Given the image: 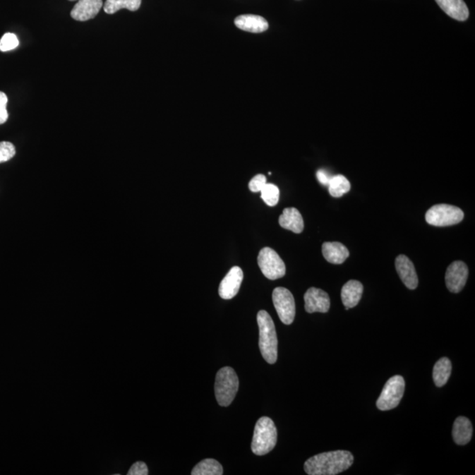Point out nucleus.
Wrapping results in <instances>:
<instances>
[{
  "mask_svg": "<svg viewBox=\"0 0 475 475\" xmlns=\"http://www.w3.org/2000/svg\"><path fill=\"white\" fill-rule=\"evenodd\" d=\"M353 462L352 453L339 450L312 457L306 460L303 469L309 475H335L348 470Z\"/></svg>",
  "mask_w": 475,
  "mask_h": 475,
  "instance_id": "1",
  "label": "nucleus"
},
{
  "mask_svg": "<svg viewBox=\"0 0 475 475\" xmlns=\"http://www.w3.org/2000/svg\"><path fill=\"white\" fill-rule=\"evenodd\" d=\"M260 340V353L270 364H274L277 360V335L272 318L266 311L262 310L257 313Z\"/></svg>",
  "mask_w": 475,
  "mask_h": 475,
  "instance_id": "2",
  "label": "nucleus"
},
{
  "mask_svg": "<svg viewBox=\"0 0 475 475\" xmlns=\"http://www.w3.org/2000/svg\"><path fill=\"white\" fill-rule=\"evenodd\" d=\"M277 442L276 425L270 417L260 418L255 424L251 444L255 455L263 456L272 451Z\"/></svg>",
  "mask_w": 475,
  "mask_h": 475,
  "instance_id": "3",
  "label": "nucleus"
},
{
  "mask_svg": "<svg viewBox=\"0 0 475 475\" xmlns=\"http://www.w3.org/2000/svg\"><path fill=\"white\" fill-rule=\"evenodd\" d=\"M239 391V378L231 367H224L217 371L215 381V396L217 403L228 407L234 402Z\"/></svg>",
  "mask_w": 475,
  "mask_h": 475,
  "instance_id": "4",
  "label": "nucleus"
},
{
  "mask_svg": "<svg viewBox=\"0 0 475 475\" xmlns=\"http://www.w3.org/2000/svg\"><path fill=\"white\" fill-rule=\"evenodd\" d=\"M405 392L404 378L401 375L389 378L377 401V408L381 411L394 409L401 402Z\"/></svg>",
  "mask_w": 475,
  "mask_h": 475,
  "instance_id": "5",
  "label": "nucleus"
},
{
  "mask_svg": "<svg viewBox=\"0 0 475 475\" xmlns=\"http://www.w3.org/2000/svg\"><path fill=\"white\" fill-rule=\"evenodd\" d=\"M463 219L462 210L445 203L432 206L425 215V220L428 224L438 227L455 226L462 222Z\"/></svg>",
  "mask_w": 475,
  "mask_h": 475,
  "instance_id": "6",
  "label": "nucleus"
},
{
  "mask_svg": "<svg viewBox=\"0 0 475 475\" xmlns=\"http://www.w3.org/2000/svg\"><path fill=\"white\" fill-rule=\"evenodd\" d=\"M257 260L260 270L267 279H279L287 273L284 260L272 248H264L260 250Z\"/></svg>",
  "mask_w": 475,
  "mask_h": 475,
  "instance_id": "7",
  "label": "nucleus"
},
{
  "mask_svg": "<svg viewBox=\"0 0 475 475\" xmlns=\"http://www.w3.org/2000/svg\"><path fill=\"white\" fill-rule=\"evenodd\" d=\"M272 300L278 317L285 325L294 323L296 314V306L294 295L287 288L277 287L272 294Z\"/></svg>",
  "mask_w": 475,
  "mask_h": 475,
  "instance_id": "8",
  "label": "nucleus"
},
{
  "mask_svg": "<svg viewBox=\"0 0 475 475\" xmlns=\"http://www.w3.org/2000/svg\"><path fill=\"white\" fill-rule=\"evenodd\" d=\"M469 267L462 260H456L448 267L445 273V284L452 294H459L463 290L469 278Z\"/></svg>",
  "mask_w": 475,
  "mask_h": 475,
  "instance_id": "9",
  "label": "nucleus"
},
{
  "mask_svg": "<svg viewBox=\"0 0 475 475\" xmlns=\"http://www.w3.org/2000/svg\"><path fill=\"white\" fill-rule=\"evenodd\" d=\"M305 309L308 313H327L330 308V296L318 288H310L303 296Z\"/></svg>",
  "mask_w": 475,
  "mask_h": 475,
  "instance_id": "10",
  "label": "nucleus"
},
{
  "mask_svg": "<svg viewBox=\"0 0 475 475\" xmlns=\"http://www.w3.org/2000/svg\"><path fill=\"white\" fill-rule=\"evenodd\" d=\"M243 271L241 267L235 266L232 267L229 272L221 281L219 294L223 299H232L238 294L239 288L242 284Z\"/></svg>",
  "mask_w": 475,
  "mask_h": 475,
  "instance_id": "11",
  "label": "nucleus"
},
{
  "mask_svg": "<svg viewBox=\"0 0 475 475\" xmlns=\"http://www.w3.org/2000/svg\"><path fill=\"white\" fill-rule=\"evenodd\" d=\"M395 267L403 284L409 290H416L418 287V277L414 263L406 255H399L395 260Z\"/></svg>",
  "mask_w": 475,
  "mask_h": 475,
  "instance_id": "12",
  "label": "nucleus"
},
{
  "mask_svg": "<svg viewBox=\"0 0 475 475\" xmlns=\"http://www.w3.org/2000/svg\"><path fill=\"white\" fill-rule=\"evenodd\" d=\"M102 0H78L71 12V16L78 21L94 19L102 8Z\"/></svg>",
  "mask_w": 475,
  "mask_h": 475,
  "instance_id": "13",
  "label": "nucleus"
},
{
  "mask_svg": "<svg viewBox=\"0 0 475 475\" xmlns=\"http://www.w3.org/2000/svg\"><path fill=\"white\" fill-rule=\"evenodd\" d=\"M235 26L250 33H263L269 28V23L263 17L255 14H243L234 20Z\"/></svg>",
  "mask_w": 475,
  "mask_h": 475,
  "instance_id": "14",
  "label": "nucleus"
},
{
  "mask_svg": "<svg viewBox=\"0 0 475 475\" xmlns=\"http://www.w3.org/2000/svg\"><path fill=\"white\" fill-rule=\"evenodd\" d=\"M435 1L452 19L459 21H465L469 19V7L464 0H435Z\"/></svg>",
  "mask_w": 475,
  "mask_h": 475,
  "instance_id": "15",
  "label": "nucleus"
},
{
  "mask_svg": "<svg viewBox=\"0 0 475 475\" xmlns=\"http://www.w3.org/2000/svg\"><path fill=\"white\" fill-rule=\"evenodd\" d=\"M363 292V284L359 281L349 280L342 289V301L346 310L359 305Z\"/></svg>",
  "mask_w": 475,
  "mask_h": 475,
  "instance_id": "16",
  "label": "nucleus"
},
{
  "mask_svg": "<svg viewBox=\"0 0 475 475\" xmlns=\"http://www.w3.org/2000/svg\"><path fill=\"white\" fill-rule=\"evenodd\" d=\"M473 435V425L469 418L459 416L457 418L452 427L453 440L459 445L469 444Z\"/></svg>",
  "mask_w": 475,
  "mask_h": 475,
  "instance_id": "17",
  "label": "nucleus"
},
{
  "mask_svg": "<svg viewBox=\"0 0 475 475\" xmlns=\"http://www.w3.org/2000/svg\"><path fill=\"white\" fill-rule=\"evenodd\" d=\"M323 255L328 263L342 264L347 260L349 251L340 242H325L323 245Z\"/></svg>",
  "mask_w": 475,
  "mask_h": 475,
  "instance_id": "18",
  "label": "nucleus"
},
{
  "mask_svg": "<svg viewBox=\"0 0 475 475\" xmlns=\"http://www.w3.org/2000/svg\"><path fill=\"white\" fill-rule=\"evenodd\" d=\"M279 224L284 229L301 234L303 230V220L301 213L296 208H287L279 217Z\"/></svg>",
  "mask_w": 475,
  "mask_h": 475,
  "instance_id": "19",
  "label": "nucleus"
},
{
  "mask_svg": "<svg viewBox=\"0 0 475 475\" xmlns=\"http://www.w3.org/2000/svg\"><path fill=\"white\" fill-rule=\"evenodd\" d=\"M452 374V363L447 357H443L435 363L433 369V380L438 387H444Z\"/></svg>",
  "mask_w": 475,
  "mask_h": 475,
  "instance_id": "20",
  "label": "nucleus"
},
{
  "mask_svg": "<svg viewBox=\"0 0 475 475\" xmlns=\"http://www.w3.org/2000/svg\"><path fill=\"white\" fill-rule=\"evenodd\" d=\"M142 0H106L103 9L108 14H114L121 9L136 12L141 6Z\"/></svg>",
  "mask_w": 475,
  "mask_h": 475,
  "instance_id": "21",
  "label": "nucleus"
},
{
  "mask_svg": "<svg viewBox=\"0 0 475 475\" xmlns=\"http://www.w3.org/2000/svg\"><path fill=\"white\" fill-rule=\"evenodd\" d=\"M223 467L219 462L213 459H206L199 462L193 469L192 475H222Z\"/></svg>",
  "mask_w": 475,
  "mask_h": 475,
  "instance_id": "22",
  "label": "nucleus"
},
{
  "mask_svg": "<svg viewBox=\"0 0 475 475\" xmlns=\"http://www.w3.org/2000/svg\"><path fill=\"white\" fill-rule=\"evenodd\" d=\"M328 191L333 198H342L346 193L351 191V184L347 178L342 174H337V176L331 177L330 184H328Z\"/></svg>",
  "mask_w": 475,
  "mask_h": 475,
  "instance_id": "23",
  "label": "nucleus"
},
{
  "mask_svg": "<svg viewBox=\"0 0 475 475\" xmlns=\"http://www.w3.org/2000/svg\"><path fill=\"white\" fill-rule=\"evenodd\" d=\"M260 192L263 201L269 206H276L279 201V188L275 184H266Z\"/></svg>",
  "mask_w": 475,
  "mask_h": 475,
  "instance_id": "24",
  "label": "nucleus"
},
{
  "mask_svg": "<svg viewBox=\"0 0 475 475\" xmlns=\"http://www.w3.org/2000/svg\"><path fill=\"white\" fill-rule=\"evenodd\" d=\"M19 46V40L16 35L13 33H6L3 35L0 40V52H6L13 51Z\"/></svg>",
  "mask_w": 475,
  "mask_h": 475,
  "instance_id": "25",
  "label": "nucleus"
},
{
  "mask_svg": "<svg viewBox=\"0 0 475 475\" xmlns=\"http://www.w3.org/2000/svg\"><path fill=\"white\" fill-rule=\"evenodd\" d=\"M16 150L12 143L0 142V163L8 162L16 155Z\"/></svg>",
  "mask_w": 475,
  "mask_h": 475,
  "instance_id": "26",
  "label": "nucleus"
},
{
  "mask_svg": "<svg viewBox=\"0 0 475 475\" xmlns=\"http://www.w3.org/2000/svg\"><path fill=\"white\" fill-rule=\"evenodd\" d=\"M267 184V178L263 174H257L249 181L248 187L252 192H260Z\"/></svg>",
  "mask_w": 475,
  "mask_h": 475,
  "instance_id": "27",
  "label": "nucleus"
},
{
  "mask_svg": "<svg viewBox=\"0 0 475 475\" xmlns=\"http://www.w3.org/2000/svg\"><path fill=\"white\" fill-rule=\"evenodd\" d=\"M7 102L8 99L5 92H0V124H5L8 119V112H7Z\"/></svg>",
  "mask_w": 475,
  "mask_h": 475,
  "instance_id": "28",
  "label": "nucleus"
},
{
  "mask_svg": "<svg viewBox=\"0 0 475 475\" xmlns=\"http://www.w3.org/2000/svg\"><path fill=\"white\" fill-rule=\"evenodd\" d=\"M128 475H148V466L144 462H136L133 466L131 467L128 473Z\"/></svg>",
  "mask_w": 475,
  "mask_h": 475,
  "instance_id": "29",
  "label": "nucleus"
},
{
  "mask_svg": "<svg viewBox=\"0 0 475 475\" xmlns=\"http://www.w3.org/2000/svg\"><path fill=\"white\" fill-rule=\"evenodd\" d=\"M316 176H317L318 180H319V181L320 182L321 184H323V185L330 184L331 177L330 176H328V174L326 172V171L319 170V171H318Z\"/></svg>",
  "mask_w": 475,
  "mask_h": 475,
  "instance_id": "30",
  "label": "nucleus"
},
{
  "mask_svg": "<svg viewBox=\"0 0 475 475\" xmlns=\"http://www.w3.org/2000/svg\"><path fill=\"white\" fill-rule=\"evenodd\" d=\"M70 1H75V0H70Z\"/></svg>",
  "mask_w": 475,
  "mask_h": 475,
  "instance_id": "31",
  "label": "nucleus"
}]
</instances>
